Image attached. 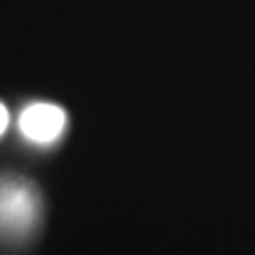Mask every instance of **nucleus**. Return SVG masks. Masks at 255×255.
<instances>
[{
  "mask_svg": "<svg viewBox=\"0 0 255 255\" xmlns=\"http://www.w3.org/2000/svg\"><path fill=\"white\" fill-rule=\"evenodd\" d=\"M66 126L64 111L55 104H31L19 116V130L21 135L36 142V144H50L62 135Z\"/></svg>",
  "mask_w": 255,
  "mask_h": 255,
  "instance_id": "2",
  "label": "nucleus"
},
{
  "mask_svg": "<svg viewBox=\"0 0 255 255\" xmlns=\"http://www.w3.org/2000/svg\"><path fill=\"white\" fill-rule=\"evenodd\" d=\"M7 121H9V116H7V109L0 104V135L5 132V128H7Z\"/></svg>",
  "mask_w": 255,
  "mask_h": 255,
  "instance_id": "3",
  "label": "nucleus"
},
{
  "mask_svg": "<svg viewBox=\"0 0 255 255\" xmlns=\"http://www.w3.org/2000/svg\"><path fill=\"white\" fill-rule=\"evenodd\" d=\"M38 215V196L33 187L19 180L0 182V232H28Z\"/></svg>",
  "mask_w": 255,
  "mask_h": 255,
  "instance_id": "1",
  "label": "nucleus"
}]
</instances>
